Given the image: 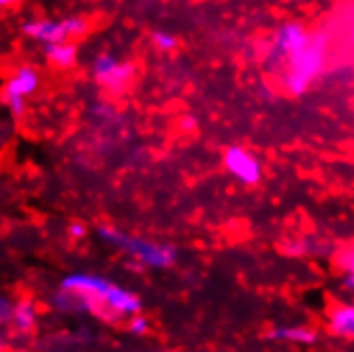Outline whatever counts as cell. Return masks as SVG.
<instances>
[{
    "label": "cell",
    "instance_id": "1",
    "mask_svg": "<svg viewBox=\"0 0 354 352\" xmlns=\"http://www.w3.org/2000/svg\"><path fill=\"white\" fill-rule=\"evenodd\" d=\"M54 306L60 312H88L105 320L133 318L143 310L139 295L94 273L66 275Z\"/></svg>",
    "mask_w": 354,
    "mask_h": 352
},
{
    "label": "cell",
    "instance_id": "11",
    "mask_svg": "<svg viewBox=\"0 0 354 352\" xmlns=\"http://www.w3.org/2000/svg\"><path fill=\"white\" fill-rule=\"evenodd\" d=\"M45 60L52 64L58 71H68L77 64V45L73 41H62V43H54V45H47L45 47Z\"/></svg>",
    "mask_w": 354,
    "mask_h": 352
},
{
    "label": "cell",
    "instance_id": "7",
    "mask_svg": "<svg viewBox=\"0 0 354 352\" xmlns=\"http://www.w3.org/2000/svg\"><path fill=\"white\" fill-rule=\"evenodd\" d=\"M41 86V73L32 64H19L3 88V103L11 111V115L21 118L26 113V100Z\"/></svg>",
    "mask_w": 354,
    "mask_h": 352
},
{
    "label": "cell",
    "instance_id": "9",
    "mask_svg": "<svg viewBox=\"0 0 354 352\" xmlns=\"http://www.w3.org/2000/svg\"><path fill=\"white\" fill-rule=\"evenodd\" d=\"M326 333L337 340H354V304L352 301H337L326 312L324 318Z\"/></svg>",
    "mask_w": 354,
    "mask_h": 352
},
{
    "label": "cell",
    "instance_id": "21",
    "mask_svg": "<svg viewBox=\"0 0 354 352\" xmlns=\"http://www.w3.org/2000/svg\"><path fill=\"white\" fill-rule=\"evenodd\" d=\"M7 350V337L0 333V352H5Z\"/></svg>",
    "mask_w": 354,
    "mask_h": 352
},
{
    "label": "cell",
    "instance_id": "13",
    "mask_svg": "<svg viewBox=\"0 0 354 352\" xmlns=\"http://www.w3.org/2000/svg\"><path fill=\"white\" fill-rule=\"evenodd\" d=\"M280 252L286 257H310V254H318L320 252V241H312L308 237H292L286 239L280 246Z\"/></svg>",
    "mask_w": 354,
    "mask_h": 352
},
{
    "label": "cell",
    "instance_id": "2",
    "mask_svg": "<svg viewBox=\"0 0 354 352\" xmlns=\"http://www.w3.org/2000/svg\"><path fill=\"white\" fill-rule=\"evenodd\" d=\"M98 235L103 241L118 248L120 252L131 257L133 261H137L143 267L169 269L177 263V248L171 243H162V241H154V239H145L139 235L124 233L120 229H113V226H100Z\"/></svg>",
    "mask_w": 354,
    "mask_h": 352
},
{
    "label": "cell",
    "instance_id": "6",
    "mask_svg": "<svg viewBox=\"0 0 354 352\" xmlns=\"http://www.w3.org/2000/svg\"><path fill=\"white\" fill-rule=\"evenodd\" d=\"M222 167L237 184H241L245 188L259 186L263 182V178H265L263 160L254 152H252V149H248L245 145L235 143V145L224 147Z\"/></svg>",
    "mask_w": 354,
    "mask_h": 352
},
{
    "label": "cell",
    "instance_id": "10",
    "mask_svg": "<svg viewBox=\"0 0 354 352\" xmlns=\"http://www.w3.org/2000/svg\"><path fill=\"white\" fill-rule=\"evenodd\" d=\"M271 342L295 344V346H314L318 342V329L308 324H273L265 333Z\"/></svg>",
    "mask_w": 354,
    "mask_h": 352
},
{
    "label": "cell",
    "instance_id": "5",
    "mask_svg": "<svg viewBox=\"0 0 354 352\" xmlns=\"http://www.w3.org/2000/svg\"><path fill=\"white\" fill-rule=\"evenodd\" d=\"M135 64L113 54H98L90 64V75L100 90L120 96L135 82Z\"/></svg>",
    "mask_w": 354,
    "mask_h": 352
},
{
    "label": "cell",
    "instance_id": "8",
    "mask_svg": "<svg viewBox=\"0 0 354 352\" xmlns=\"http://www.w3.org/2000/svg\"><path fill=\"white\" fill-rule=\"evenodd\" d=\"M312 41V35L306 30V26L299 21H286L280 28L275 30L269 52H267V60L273 64H286V60L290 56H295L299 49H303Z\"/></svg>",
    "mask_w": 354,
    "mask_h": 352
},
{
    "label": "cell",
    "instance_id": "15",
    "mask_svg": "<svg viewBox=\"0 0 354 352\" xmlns=\"http://www.w3.org/2000/svg\"><path fill=\"white\" fill-rule=\"evenodd\" d=\"M151 43L158 49V52H173L177 47V37L171 35V33H165V30H156L151 35Z\"/></svg>",
    "mask_w": 354,
    "mask_h": 352
},
{
    "label": "cell",
    "instance_id": "20",
    "mask_svg": "<svg viewBox=\"0 0 354 352\" xmlns=\"http://www.w3.org/2000/svg\"><path fill=\"white\" fill-rule=\"evenodd\" d=\"M182 124H184V129H194V127H196V122H194L192 118H184Z\"/></svg>",
    "mask_w": 354,
    "mask_h": 352
},
{
    "label": "cell",
    "instance_id": "4",
    "mask_svg": "<svg viewBox=\"0 0 354 352\" xmlns=\"http://www.w3.org/2000/svg\"><path fill=\"white\" fill-rule=\"evenodd\" d=\"M90 30V21L84 15H68L62 19H49V17H35L21 24V33L28 39L41 45H54L71 39L86 37Z\"/></svg>",
    "mask_w": 354,
    "mask_h": 352
},
{
    "label": "cell",
    "instance_id": "18",
    "mask_svg": "<svg viewBox=\"0 0 354 352\" xmlns=\"http://www.w3.org/2000/svg\"><path fill=\"white\" fill-rule=\"evenodd\" d=\"M86 233V226L82 222H71L68 224V235L71 237H82Z\"/></svg>",
    "mask_w": 354,
    "mask_h": 352
},
{
    "label": "cell",
    "instance_id": "12",
    "mask_svg": "<svg viewBox=\"0 0 354 352\" xmlns=\"http://www.w3.org/2000/svg\"><path fill=\"white\" fill-rule=\"evenodd\" d=\"M37 320H39L37 306L32 304L30 299H21L15 304L13 320H11L9 326L17 335H30L35 331V326H37Z\"/></svg>",
    "mask_w": 354,
    "mask_h": 352
},
{
    "label": "cell",
    "instance_id": "16",
    "mask_svg": "<svg viewBox=\"0 0 354 352\" xmlns=\"http://www.w3.org/2000/svg\"><path fill=\"white\" fill-rule=\"evenodd\" d=\"M15 312V301L7 295H0V326H9Z\"/></svg>",
    "mask_w": 354,
    "mask_h": 352
},
{
    "label": "cell",
    "instance_id": "14",
    "mask_svg": "<svg viewBox=\"0 0 354 352\" xmlns=\"http://www.w3.org/2000/svg\"><path fill=\"white\" fill-rule=\"evenodd\" d=\"M333 263L342 275H352L354 273V243H348V246H342L339 250H335Z\"/></svg>",
    "mask_w": 354,
    "mask_h": 352
},
{
    "label": "cell",
    "instance_id": "3",
    "mask_svg": "<svg viewBox=\"0 0 354 352\" xmlns=\"http://www.w3.org/2000/svg\"><path fill=\"white\" fill-rule=\"evenodd\" d=\"M326 58V41L322 37H312V41L299 49L295 56L286 60L284 71V88L292 96H301L310 90V86L318 80V75L324 68Z\"/></svg>",
    "mask_w": 354,
    "mask_h": 352
},
{
    "label": "cell",
    "instance_id": "19",
    "mask_svg": "<svg viewBox=\"0 0 354 352\" xmlns=\"http://www.w3.org/2000/svg\"><path fill=\"white\" fill-rule=\"evenodd\" d=\"M21 3V0H0V9H13Z\"/></svg>",
    "mask_w": 354,
    "mask_h": 352
},
{
    "label": "cell",
    "instance_id": "17",
    "mask_svg": "<svg viewBox=\"0 0 354 352\" xmlns=\"http://www.w3.org/2000/svg\"><path fill=\"white\" fill-rule=\"evenodd\" d=\"M129 331L137 337H143L149 333V320L143 314H137L133 318H129Z\"/></svg>",
    "mask_w": 354,
    "mask_h": 352
}]
</instances>
